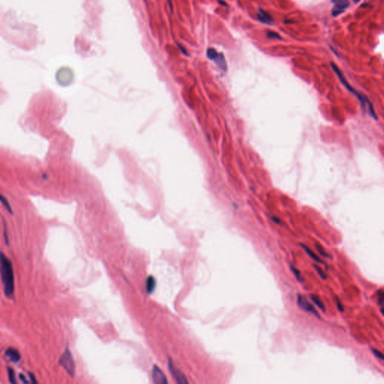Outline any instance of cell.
I'll use <instances>...</instances> for the list:
<instances>
[{"label": "cell", "mask_w": 384, "mask_h": 384, "mask_svg": "<svg viewBox=\"0 0 384 384\" xmlns=\"http://www.w3.org/2000/svg\"><path fill=\"white\" fill-rule=\"evenodd\" d=\"M1 279L4 286V293L8 298L12 299L15 293V275L11 261L1 253Z\"/></svg>", "instance_id": "cell-1"}, {"label": "cell", "mask_w": 384, "mask_h": 384, "mask_svg": "<svg viewBox=\"0 0 384 384\" xmlns=\"http://www.w3.org/2000/svg\"><path fill=\"white\" fill-rule=\"evenodd\" d=\"M331 65H332V68H333V69L334 70V71L336 72V74L338 75V78H339V79L341 81V83H342L344 85V86H345V87L347 88V89H348L349 91H350V92H353V93L354 95H355L357 98H358L360 102H361L362 106L365 107L366 108V107H367V108H368V112H369L370 115H371V116H372L373 118H374V119H377V118H376V114H375V112H374V108H373L372 104H371V102H370L368 100L367 98H366L365 95H363L362 94L359 93V92H358L357 91H356L355 89H353V88H352L351 86H350V84L348 83V82H347V80H346L345 78H344V75H343V74L341 72V71H340L339 69H338V68L337 67V65H335L334 63H333V62L331 63Z\"/></svg>", "instance_id": "cell-2"}, {"label": "cell", "mask_w": 384, "mask_h": 384, "mask_svg": "<svg viewBox=\"0 0 384 384\" xmlns=\"http://www.w3.org/2000/svg\"><path fill=\"white\" fill-rule=\"evenodd\" d=\"M59 364L64 368L69 375L74 377L75 373V362L71 353L68 348L65 350L62 355L61 356L59 359Z\"/></svg>", "instance_id": "cell-3"}, {"label": "cell", "mask_w": 384, "mask_h": 384, "mask_svg": "<svg viewBox=\"0 0 384 384\" xmlns=\"http://www.w3.org/2000/svg\"><path fill=\"white\" fill-rule=\"evenodd\" d=\"M207 56L209 59L213 61L221 70H227V62L222 53H219L215 48H209L207 50Z\"/></svg>", "instance_id": "cell-4"}, {"label": "cell", "mask_w": 384, "mask_h": 384, "mask_svg": "<svg viewBox=\"0 0 384 384\" xmlns=\"http://www.w3.org/2000/svg\"><path fill=\"white\" fill-rule=\"evenodd\" d=\"M168 368H169L170 371V374L175 379L176 383L179 384H186L188 383L185 376L174 366L171 359H169V361H168Z\"/></svg>", "instance_id": "cell-5"}, {"label": "cell", "mask_w": 384, "mask_h": 384, "mask_svg": "<svg viewBox=\"0 0 384 384\" xmlns=\"http://www.w3.org/2000/svg\"><path fill=\"white\" fill-rule=\"evenodd\" d=\"M333 3L334 5L333 8L332 10V14L333 17H337L341 13L344 12V11L350 5L349 0H333Z\"/></svg>", "instance_id": "cell-6"}, {"label": "cell", "mask_w": 384, "mask_h": 384, "mask_svg": "<svg viewBox=\"0 0 384 384\" xmlns=\"http://www.w3.org/2000/svg\"><path fill=\"white\" fill-rule=\"evenodd\" d=\"M297 303H298L299 306H300L303 310H304V311H308V312L312 313V314H314V315H316L317 317H320V315H319V314L317 313V310L314 308V307L313 306V305H311V303L308 301V300H307V299L303 296L299 295Z\"/></svg>", "instance_id": "cell-7"}, {"label": "cell", "mask_w": 384, "mask_h": 384, "mask_svg": "<svg viewBox=\"0 0 384 384\" xmlns=\"http://www.w3.org/2000/svg\"><path fill=\"white\" fill-rule=\"evenodd\" d=\"M152 379H153V381L155 383L167 384L168 383L167 379L164 373L157 366H154L153 369H152Z\"/></svg>", "instance_id": "cell-8"}, {"label": "cell", "mask_w": 384, "mask_h": 384, "mask_svg": "<svg viewBox=\"0 0 384 384\" xmlns=\"http://www.w3.org/2000/svg\"><path fill=\"white\" fill-rule=\"evenodd\" d=\"M5 356H7L8 358L11 360V361L15 363L18 362L20 359V353H19L18 350H17L16 349L12 348V347H8V348L5 350Z\"/></svg>", "instance_id": "cell-9"}, {"label": "cell", "mask_w": 384, "mask_h": 384, "mask_svg": "<svg viewBox=\"0 0 384 384\" xmlns=\"http://www.w3.org/2000/svg\"><path fill=\"white\" fill-rule=\"evenodd\" d=\"M258 20L263 23L271 25L273 23V18L268 12H265L263 9H260L257 13Z\"/></svg>", "instance_id": "cell-10"}, {"label": "cell", "mask_w": 384, "mask_h": 384, "mask_svg": "<svg viewBox=\"0 0 384 384\" xmlns=\"http://www.w3.org/2000/svg\"><path fill=\"white\" fill-rule=\"evenodd\" d=\"M156 287V280L152 275H150L147 278L146 281V290L149 294H151L155 290Z\"/></svg>", "instance_id": "cell-11"}, {"label": "cell", "mask_w": 384, "mask_h": 384, "mask_svg": "<svg viewBox=\"0 0 384 384\" xmlns=\"http://www.w3.org/2000/svg\"><path fill=\"white\" fill-rule=\"evenodd\" d=\"M302 247H303V248H304L305 251H306L307 254H308V255H309V257L311 258V259H313L314 260L317 261V262H318V263H323V261L321 260L320 258H319L316 255V254H314V253L313 252V251H311V250L310 249V248H308V247L306 246V245H303V244H302Z\"/></svg>", "instance_id": "cell-12"}, {"label": "cell", "mask_w": 384, "mask_h": 384, "mask_svg": "<svg viewBox=\"0 0 384 384\" xmlns=\"http://www.w3.org/2000/svg\"><path fill=\"white\" fill-rule=\"evenodd\" d=\"M311 299L312 300V301L314 302V303H315V304L317 305L321 310H322V311H325V306H324L323 303L321 301V300L319 298L318 296H317L314 295V294H313V295L311 296Z\"/></svg>", "instance_id": "cell-13"}, {"label": "cell", "mask_w": 384, "mask_h": 384, "mask_svg": "<svg viewBox=\"0 0 384 384\" xmlns=\"http://www.w3.org/2000/svg\"><path fill=\"white\" fill-rule=\"evenodd\" d=\"M7 371H8V379H9L10 383L15 384L17 383V381L16 380H15V371H14L12 368H9V367L7 368Z\"/></svg>", "instance_id": "cell-14"}, {"label": "cell", "mask_w": 384, "mask_h": 384, "mask_svg": "<svg viewBox=\"0 0 384 384\" xmlns=\"http://www.w3.org/2000/svg\"><path fill=\"white\" fill-rule=\"evenodd\" d=\"M316 248H317V251H318V252L320 253V254L323 257H330L329 254H328L326 252L325 250H324L323 248V247L321 246L320 245H319V244H317V245H316Z\"/></svg>", "instance_id": "cell-15"}, {"label": "cell", "mask_w": 384, "mask_h": 384, "mask_svg": "<svg viewBox=\"0 0 384 384\" xmlns=\"http://www.w3.org/2000/svg\"><path fill=\"white\" fill-rule=\"evenodd\" d=\"M267 35V37L270 38L272 39H281V36H280L279 34L278 33L275 32H272V31H268L266 33Z\"/></svg>", "instance_id": "cell-16"}, {"label": "cell", "mask_w": 384, "mask_h": 384, "mask_svg": "<svg viewBox=\"0 0 384 384\" xmlns=\"http://www.w3.org/2000/svg\"><path fill=\"white\" fill-rule=\"evenodd\" d=\"M371 351L373 352V353H374V355L376 357H377V358H379L380 359H382V360H383V361H384V354L383 353H382L379 351V350H375V349H371Z\"/></svg>", "instance_id": "cell-17"}, {"label": "cell", "mask_w": 384, "mask_h": 384, "mask_svg": "<svg viewBox=\"0 0 384 384\" xmlns=\"http://www.w3.org/2000/svg\"><path fill=\"white\" fill-rule=\"evenodd\" d=\"M291 270H292L293 272L294 275H295L296 277V279L300 281H303V278H302L301 277V274H300V272L298 271V270L294 268L293 266H291Z\"/></svg>", "instance_id": "cell-18"}, {"label": "cell", "mask_w": 384, "mask_h": 384, "mask_svg": "<svg viewBox=\"0 0 384 384\" xmlns=\"http://www.w3.org/2000/svg\"><path fill=\"white\" fill-rule=\"evenodd\" d=\"M1 199H2V204H4V206H5V208L7 209V210L8 211V212H10L11 214L13 213V212H12V209H11L10 206L8 205V203L7 200L4 199V197H3V196H2Z\"/></svg>", "instance_id": "cell-19"}, {"label": "cell", "mask_w": 384, "mask_h": 384, "mask_svg": "<svg viewBox=\"0 0 384 384\" xmlns=\"http://www.w3.org/2000/svg\"><path fill=\"white\" fill-rule=\"evenodd\" d=\"M314 268L316 269V270H317V272H318V274L320 275V276L321 277V278H323V279H326V275L325 274V272H324L323 271H322V270H321L320 267L314 265Z\"/></svg>", "instance_id": "cell-20"}, {"label": "cell", "mask_w": 384, "mask_h": 384, "mask_svg": "<svg viewBox=\"0 0 384 384\" xmlns=\"http://www.w3.org/2000/svg\"><path fill=\"white\" fill-rule=\"evenodd\" d=\"M378 303L380 305H383L384 303V292L383 291H379L378 292Z\"/></svg>", "instance_id": "cell-21"}, {"label": "cell", "mask_w": 384, "mask_h": 384, "mask_svg": "<svg viewBox=\"0 0 384 384\" xmlns=\"http://www.w3.org/2000/svg\"><path fill=\"white\" fill-rule=\"evenodd\" d=\"M3 230H4V238H5V243L7 244V245H8L9 242H8V238L7 230H6L5 224H4V229H3Z\"/></svg>", "instance_id": "cell-22"}, {"label": "cell", "mask_w": 384, "mask_h": 384, "mask_svg": "<svg viewBox=\"0 0 384 384\" xmlns=\"http://www.w3.org/2000/svg\"><path fill=\"white\" fill-rule=\"evenodd\" d=\"M19 377H20V380H21V381L23 382V383H29V381H28V380H26V377H25V376L23 375V374H19Z\"/></svg>", "instance_id": "cell-23"}, {"label": "cell", "mask_w": 384, "mask_h": 384, "mask_svg": "<svg viewBox=\"0 0 384 384\" xmlns=\"http://www.w3.org/2000/svg\"><path fill=\"white\" fill-rule=\"evenodd\" d=\"M337 306H338V309H339L340 311H344V308H343V305L341 304L340 300L338 299H337Z\"/></svg>", "instance_id": "cell-24"}, {"label": "cell", "mask_w": 384, "mask_h": 384, "mask_svg": "<svg viewBox=\"0 0 384 384\" xmlns=\"http://www.w3.org/2000/svg\"><path fill=\"white\" fill-rule=\"evenodd\" d=\"M29 377H30V380H31L30 382H31V383H37V380H36V379H35V377L34 374H32V373H29Z\"/></svg>", "instance_id": "cell-25"}, {"label": "cell", "mask_w": 384, "mask_h": 384, "mask_svg": "<svg viewBox=\"0 0 384 384\" xmlns=\"http://www.w3.org/2000/svg\"><path fill=\"white\" fill-rule=\"evenodd\" d=\"M178 46H179V49H180V50H182V53H183V54H185V55H187V54H188V53H187V51H186V50H185V48H184L183 47H182V46H181V45H178Z\"/></svg>", "instance_id": "cell-26"}, {"label": "cell", "mask_w": 384, "mask_h": 384, "mask_svg": "<svg viewBox=\"0 0 384 384\" xmlns=\"http://www.w3.org/2000/svg\"><path fill=\"white\" fill-rule=\"evenodd\" d=\"M353 2H355V3H358V2H359L361 1V0H353Z\"/></svg>", "instance_id": "cell-27"}]
</instances>
